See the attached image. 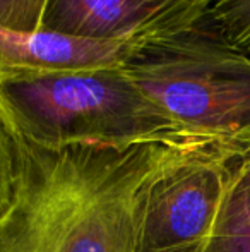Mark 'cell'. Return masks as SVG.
<instances>
[{"mask_svg": "<svg viewBox=\"0 0 250 252\" xmlns=\"http://www.w3.org/2000/svg\"><path fill=\"white\" fill-rule=\"evenodd\" d=\"M250 226V148L230 161V180L214 235H228ZM211 237V239H213Z\"/></svg>", "mask_w": 250, "mask_h": 252, "instance_id": "7", "label": "cell"}, {"mask_svg": "<svg viewBox=\"0 0 250 252\" xmlns=\"http://www.w3.org/2000/svg\"><path fill=\"white\" fill-rule=\"evenodd\" d=\"M9 130L16 180L0 252H134L137 196L180 146L52 150Z\"/></svg>", "mask_w": 250, "mask_h": 252, "instance_id": "1", "label": "cell"}, {"mask_svg": "<svg viewBox=\"0 0 250 252\" xmlns=\"http://www.w3.org/2000/svg\"><path fill=\"white\" fill-rule=\"evenodd\" d=\"M50 0H0V26L36 33L43 31V19Z\"/></svg>", "mask_w": 250, "mask_h": 252, "instance_id": "9", "label": "cell"}, {"mask_svg": "<svg viewBox=\"0 0 250 252\" xmlns=\"http://www.w3.org/2000/svg\"><path fill=\"white\" fill-rule=\"evenodd\" d=\"M206 252H250V226L228 235H214Z\"/></svg>", "mask_w": 250, "mask_h": 252, "instance_id": "11", "label": "cell"}, {"mask_svg": "<svg viewBox=\"0 0 250 252\" xmlns=\"http://www.w3.org/2000/svg\"><path fill=\"white\" fill-rule=\"evenodd\" d=\"M122 67L190 141L237 155L250 148V55L204 21L134 47Z\"/></svg>", "mask_w": 250, "mask_h": 252, "instance_id": "3", "label": "cell"}, {"mask_svg": "<svg viewBox=\"0 0 250 252\" xmlns=\"http://www.w3.org/2000/svg\"><path fill=\"white\" fill-rule=\"evenodd\" d=\"M238 156L189 144L144 184L134 213V252H206Z\"/></svg>", "mask_w": 250, "mask_h": 252, "instance_id": "4", "label": "cell"}, {"mask_svg": "<svg viewBox=\"0 0 250 252\" xmlns=\"http://www.w3.org/2000/svg\"><path fill=\"white\" fill-rule=\"evenodd\" d=\"M16 180V150L12 134L0 115V216L12 202Z\"/></svg>", "mask_w": 250, "mask_h": 252, "instance_id": "10", "label": "cell"}, {"mask_svg": "<svg viewBox=\"0 0 250 252\" xmlns=\"http://www.w3.org/2000/svg\"><path fill=\"white\" fill-rule=\"evenodd\" d=\"M0 115L24 139L52 150L199 144L142 93L122 65L7 79L0 83Z\"/></svg>", "mask_w": 250, "mask_h": 252, "instance_id": "2", "label": "cell"}, {"mask_svg": "<svg viewBox=\"0 0 250 252\" xmlns=\"http://www.w3.org/2000/svg\"><path fill=\"white\" fill-rule=\"evenodd\" d=\"M214 0H50L43 31L132 47L195 28Z\"/></svg>", "mask_w": 250, "mask_h": 252, "instance_id": "5", "label": "cell"}, {"mask_svg": "<svg viewBox=\"0 0 250 252\" xmlns=\"http://www.w3.org/2000/svg\"><path fill=\"white\" fill-rule=\"evenodd\" d=\"M204 23L224 43L250 55V0H214Z\"/></svg>", "mask_w": 250, "mask_h": 252, "instance_id": "8", "label": "cell"}, {"mask_svg": "<svg viewBox=\"0 0 250 252\" xmlns=\"http://www.w3.org/2000/svg\"><path fill=\"white\" fill-rule=\"evenodd\" d=\"M132 50V45L0 26V83L34 72L118 67L124 65Z\"/></svg>", "mask_w": 250, "mask_h": 252, "instance_id": "6", "label": "cell"}]
</instances>
